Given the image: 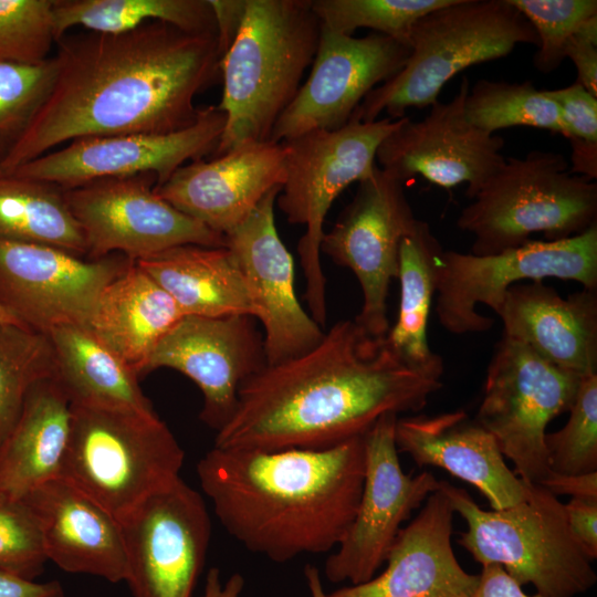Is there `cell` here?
Instances as JSON below:
<instances>
[{"instance_id": "obj_31", "label": "cell", "mask_w": 597, "mask_h": 597, "mask_svg": "<svg viewBox=\"0 0 597 597\" xmlns=\"http://www.w3.org/2000/svg\"><path fill=\"white\" fill-rule=\"evenodd\" d=\"M442 247L427 222L416 227L400 243V303L398 317L386 338L410 366L441 379L443 360L428 344L427 327L433 296L437 294V266Z\"/></svg>"}, {"instance_id": "obj_26", "label": "cell", "mask_w": 597, "mask_h": 597, "mask_svg": "<svg viewBox=\"0 0 597 597\" xmlns=\"http://www.w3.org/2000/svg\"><path fill=\"white\" fill-rule=\"evenodd\" d=\"M23 498L39 520L48 561L69 573L126 580L122 526L104 507L62 478Z\"/></svg>"}, {"instance_id": "obj_37", "label": "cell", "mask_w": 597, "mask_h": 597, "mask_svg": "<svg viewBox=\"0 0 597 597\" xmlns=\"http://www.w3.org/2000/svg\"><path fill=\"white\" fill-rule=\"evenodd\" d=\"M451 0H312L321 23L346 34L359 28L390 36L408 45L415 22Z\"/></svg>"}, {"instance_id": "obj_40", "label": "cell", "mask_w": 597, "mask_h": 597, "mask_svg": "<svg viewBox=\"0 0 597 597\" xmlns=\"http://www.w3.org/2000/svg\"><path fill=\"white\" fill-rule=\"evenodd\" d=\"M54 43L52 0H0V61L40 63Z\"/></svg>"}, {"instance_id": "obj_17", "label": "cell", "mask_w": 597, "mask_h": 597, "mask_svg": "<svg viewBox=\"0 0 597 597\" xmlns=\"http://www.w3.org/2000/svg\"><path fill=\"white\" fill-rule=\"evenodd\" d=\"M0 240V305L20 325L46 334L62 324L84 325L102 290L132 262Z\"/></svg>"}, {"instance_id": "obj_25", "label": "cell", "mask_w": 597, "mask_h": 597, "mask_svg": "<svg viewBox=\"0 0 597 597\" xmlns=\"http://www.w3.org/2000/svg\"><path fill=\"white\" fill-rule=\"evenodd\" d=\"M503 336L580 377L597 374V289L564 298L543 281L512 285L496 314Z\"/></svg>"}, {"instance_id": "obj_8", "label": "cell", "mask_w": 597, "mask_h": 597, "mask_svg": "<svg viewBox=\"0 0 597 597\" xmlns=\"http://www.w3.org/2000/svg\"><path fill=\"white\" fill-rule=\"evenodd\" d=\"M457 219L473 237L475 255L496 254L531 241L580 234L597 224V184L569 170L563 154L532 150L509 157Z\"/></svg>"}, {"instance_id": "obj_3", "label": "cell", "mask_w": 597, "mask_h": 597, "mask_svg": "<svg viewBox=\"0 0 597 597\" xmlns=\"http://www.w3.org/2000/svg\"><path fill=\"white\" fill-rule=\"evenodd\" d=\"M202 492L224 530L276 563L335 549L359 504L363 436L326 449L214 447L197 463Z\"/></svg>"}, {"instance_id": "obj_36", "label": "cell", "mask_w": 597, "mask_h": 597, "mask_svg": "<svg viewBox=\"0 0 597 597\" xmlns=\"http://www.w3.org/2000/svg\"><path fill=\"white\" fill-rule=\"evenodd\" d=\"M56 73L53 56L40 63L0 61V165L45 103Z\"/></svg>"}, {"instance_id": "obj_33", "label": "cell", "mask_w": 597, "mask_h": 597, "mask_svg": "<svg viewBox=\"0 0 597 597\" xmlns=\"http://www.w3.org/2000/svg\"><path fill=\"white\" fill-rule=\"evenodd\" d=\"M55 40L74 27L98 33H122L151 21L195 33H216L209 0H52Z\"/></svg>"}, {"instance_id": "obj_5", "label": "cell", "mask_w": 597, "mask_h": 597, "mask_svg": "<svg viewBox=\"0 0 597 597\" xmlns=\"http://www.w3.org/2000/svg\"><path fill=\"white\" fill-rule=\"evenodd\" d=\"M519 44L538 45V36L509 0H451L415 22L406 63L365 96L350 119L374 122L383 112L398 119L408 107L430 106L459 72L504 57Z\"/></svg>"}, {"instance_id": "obj_27", "label": "cell", "mask_w": 597, "mask_h": 597, "mask_svg": "<svg viewBox=\"0 0 597 597\" xmlns=\"http://www.w3.org/2000/svg\"><path fill=\"white\" fill-rule=\"evenodd\" d=\"M185 315L135 261L100 293L84 324L139 377L168 331Z\"/></svg>"}, {"instance_id": "obj_48", "label": "cell", "mask_w": 597, "mask_h": 597, "mask_svg": "<svg viewBox=\"0 0 597 597\" xmlns=\"http://www.w3.org/2000/svg\"><path fill=\"white\" fill-rule=\"evenodd\" d=\"M0 597H64L56 580L38 583L0 570Z\"/></svg>"}, {"instance_id": "obj_22", "label": "cell", "mask_w": 597, "mask_h": 597, "mask_svg": "<svg viewBox=\"0 0 597 597\" xmlns=\"http://www.w3.org/2000/svg\"><path fill=\"white\" fill-rule=\"evenodd\" d=\"M285 159L283 143L250 142L212 160L181 166L155 191L179 211L226 237L270 191L283 186Z\"/></svg>"}, {"instance_id": "obj_9", "label": "cell", "mask_w": 597, "mask_h": 597, "mask_svg": "<svg viewBox=\"0 0 597 597\" xmlns=\"http://www.w3.org/2000/svg\"><path fill=\"white\" fill-rule=\"evenodd\" d=\"M401 119H349L337 129L311 130L282 142L286 149V177L275 203L287 222L305 227L297 243L305 280L304 300L320 326L327 321L326 277L321 264L326 216L350 184L371 175L378 147Z\"/></svg>"}, {"instance_id": "obj_18", "label": "cell", "mask_w": 597, "mask_h": 597, "mask_svg": "<svg viewBox=\"0 0 597 597\" xmlns=\"http://www.w3.org/2000/svg\"><path fill=\"white\" fill-rule=\"evenodd\" d=\"M409 52L407 44L377 32L356 38L321 23L310 75L277 119L270 140L282 143L311 130L344 126L365 96L404 66Z\"/></svg>"}, {"instance_id": "obj_21", "label": "cell", "mask_w": 597, "mask_h": 597, "mask_svg": "<svg viewBox=\"0 0 597 597\" xmlns=\"http://www.w3.org/2000/svg\"><path fill=\"white\" fill-rule=\"evenodd\" d=\"M281 188L270 191L253 211L226 235L263 327L266 364L312 349L324 332L297 300L294 259L281 240L274 206Z\"/></svg>"}, {"instance_id": "obj_47", "label": "cell", "mask_w": 597, "mask_h": 597, "mask_svg": "<svg viewBox=\"0 0 597 597\" xmlns=\"http://www.w3.org/2000/svg\"><path fill=\"white\" fill-rule=\"evenodd\" d=\"M540 485L554 495H570L572 499L597 502V471L583 474L551 472Z\"/></svg>"}, {"instance_id": "obj_20", "label": "cell", "mask_w": 597, "mask_h": 597, "mask_svg": "<svg viewBox=\"0 0 597 597\" xmlns=\"http://www.w3.org/2000/svg\"><path fill=\"white\" fill-rule=\"evenodd\" d=\"M265 364L254 317L186 315L159 341L144 374L165 367L191 379L203 396L200 419L217 432L232 416L243 383Z\"/></svg>"}, {"instance_id": "obj_30", "label": "cell", "mask_w": 597, "mask_h": 597, "mask_svg": "<svg viewBox=\"0 0 597 597\" xmlns=\"http://www.w3.org/2000/svg\"><path fill=\"white\" fill-rule=\"evenodd\" d=\"M46 335L54 352V378L71 405L154 410L137 374L84 325H57Z\"/></svg>"}, {"instance_id": "obj_41", "label": "cell", "mask_w": 597, "mask_h": 597, "mask_svg": "<svg viewBox=\"0 0 597 597\" xmlns=\"http://www.w3.org/2000/svg\"><path fill=\"white\" fill-rule=\"evenodd\" d=\"M46 562L33 509L24 498L0 489V570L34 580Z\"/></svg>"}, {"instance_id": "obj_45", "label": "cell", "mask_w": 597, "mask_h": 597, "mask_svg": "<svg viewBox=\"0 0 597 597\" xmlns=\"http://www.w3.org/2000/svg\"><path fill=\"white\" fill-rule=\"evenodd\" d=\"M217 28L219 54L227 53L235 40L247 9V0H209Z\"/></svg>"}, {"instance_id": "obj_43", "label": "cell", "mask_w": 597, "mask_h": 597, "mask_svg": "<svg viewBox=\"0 0 597 597\" xmlns=\"http://www.w3.org/2000/svg\"><path fill=\"white\" fill-rule=\"evenodd\" d=\"M565 57L576 66V82L597 97V17L585 22L570 36Z\"/></svg>"}, {"instance_id": "obj_6", "label": "cell", "mask_w": 597, "mask_h": 597, "mask_svg": "<svg viewBox=\"0 0 597 597\" xmlns=\"http://www.w3.org/2000/svg\"><path fill=\"white\" fill-rule=\"evenodd\" d=\"M69 443L59 478L118 522L180 478L185 452L155 409L71 405Z\"/></svg>"}, {"instance_id": "obj_34", "label": "cell", "mask_w": 597, "mask_h": 597, "mask_svg": "<svg viewBox=\"0 0 597 597\" xmlns=\"http://www.w3.org/2000/svg\"><path fill=\"white\" fill-rule=\"evenodd\" d=\"M464 113L473 126L489 134L528 126L566 136L558 106L531 81L479 80L467 94Z\"/></svg>"}, {"instance_id": "obj_46", "label": "cell", "mask_w": 597, "mask_h": 597, "mask_svg": "<svg viewBox=\"0 0 597 597\" xmlns=\"http://www.w3.org/2000/svg\"><path fill=\"white\" fill-rule=\"evenodd\" d=\"M470 597H545L540 594L530 596L499 564L484 565L479 574L475 589Z\"/></svg>"}, {"instance_id": "obj_13", "label": "cell", "mask_w": 597, "mask_h": 597, "mask_svg": "<svg viewBox=\"0 0 597 597\" xmlns=\"http://www.w3.org/2000/svg\"><path fill=\"white\" fill-rule=\"evenodd\" d=\"M418 220L405 181L377 165L322 238L321 253L356 275L363 304L355 322L374 337H386L390 328L387 297L398 277L400 243Z\"/></svg>"}, {"instance_id": "obj_32", "label": "cell", "mask_w": 597, "mask_h": 597, "mask_svg": "<svg viewBox=\"0 0 597 597\" xmlns=\"http://www.w3.org/2000/svg\"><path fill=\"white\" fill-rule=\"evenodd\" d=\"M0 240L59 248L87 255L64 189L43 180L0 174Z\"/></svg>"}, {"instance_id": "obj_29", "label": "cell", "mask_w": 597, "mask_h": 597, "mask_svg": "<svg viewBox=\"0 0 597 597\" xmlns=\"http://www.w3.org/2000/svg\"><path fill=\"white\" fill-rule=\"evenodd\" d=\"M182 314L206 317L250 315L255 310L228 247L182 244L135 261Z\"/></svg>"}, {"instance_id": "obj_4", "label": "cell", "mask_w": 597, "mask_h": 597, "mask_svg": "<svg viewBox=\"0 0 597 597\" xmlns=\"http://www.w3.org/2000/svg\"><path fill=\"white\" fill-rule=\"evenodd\" d=\"M320 33L312 0H247L239 33L220 61L218 107L227 121L217 156L270 140L312 65Z\"/></svg>"}, {"instance_id": "obj_35", "label": "cell", "mask_w": 597, "mask_h": 597, "mask_svg": "<svg viewBox=\"0 0 597 597\" xmlns=\"http://www.w3.org/2000/svg\"><path fill=\"white\" fill-rule=\"evenodd\" d=\"M54 375V352L46 334L0 322V444L15 423L30 388Z\"/></svg>"}, {"instance_id": "obj_44", "label": "cell", "mask_w": 597, "mask_h": 597, "mask_svg": "<svg viewBox=\"0 0 597 597\" xmlns=\"http://www.w3.org/2000/svg\"><path fill=\"white\" fill-rule=\"evenodd\" d=\"M568 528L589 559L597 557V502L572 499L564 504Z\"/></svg>"}, {"instance_id": "obj_51", "label": "cell", "mask_w": 597, "mask_h": 597, "mask_svg": "<svg viewBox=\"0 0 597 597\" xmlns=\"http://www.w3.org/2000/svg\"><path fill=\"white\" fill-rule=\"evenodd\" d=\"M304 576L312 597H327L324 591L320 570L313 565H306Z\"/></svg>"}, {"instance_id": "obj_2", "label": "cell", "mask_w": 597, "mask_h": 597, "mask_svg": "<svg viewBox=\"0 0 597 597\" xmlns=\"http://www.w3.org/2000/svg\"><path fill=\"white\" fill-rule=\"evenodd\" d=\"M442 387L405 362L386 337L342 320L310 350L265 364L241 386L214 447L326 449L363 436L381 416L416 412Z\"/></svg>"}, {"instance_id": "obj_11", "label": "cell", "mask_w": 597, "mask_h": 597, "mask_svg": "<svg viewBox=\"0 0 597 597\" xmlns=\"http://www.w3.org/2000/svg\"><path fill=\"white\" fill-rule=\"evenodd\" d=\"M582 379L519 341L502 336L498 343L475 420L493 436L520 479L540 484L552 472L546 427L570 409Z\"/></svg>"}, {"instance_id": "obj_28", "label": "cell", "mask_w": 597, "mask_h": 597, "mask_svg": "<svg viewBox=\"0 0 597 597\" xmlns=\"http://www.w3.org/2000/svg\"><path fill=\"white\" fill-rule=\"evenodd\" d=\"M72 409L54 377L35 383L0 444V489L23 498L59 478L65 457Z\"/></svg>"}, {"instance_id": "obj_38", "label": "cell", "mask_w": 597, "mask_h": 597, "mask_svg": "<svg viewBox=\"0 0 597 597\" xmlns=\"http://www.w3.org/2000/svg\"><path fill=\"white\" fill-rule=\"evenodd\" d=\"M567 423L546 433L549 468L562 474L597 471V374L583 377Z\"/></svg>"}, {"instance_id": "obj_16", "label": "cell", "mask_w": 597, "mask_h": 597, "mask_svg": "<svg viewBox=\"0 0 597 597\" xmlns=\"http://www.w3.org/2000/svg\"><path fill=\"white\" fill-rule=\"evenodd\" d=\"M218 105L199 108L193 124L167 134H124L72 140L9 174L64 189L105 178L151 172L163 185L181 166L214 151L226 126Z\"/></svg>"}, {"instance_id": "obj_24", "label": "cell", "mask_w": 597, "mask_h": 597, "mask_svg": "<svg viewBox=\"0 0 597 597\" xmlns=\"http://www.w3.org/2000/svg\"><path fill=\"white\" fill-rule=\"evenodd\" d=\"M395 442L418 467L443 469L476 488L492 510L524 499V481L507 467L493 436L464 410L398 418Z\"/></svg>"}, {"instance_id": "obj_52", "label": "cell", "mask_w": 597, "mask_h": 597, "mask_svg": "<svg viewBox=\"0 0 597 597\" xmlns=\"http://www.w3.org/2000/svg\"><path fill=\"white\" fill-rule=\"evenodd\" d=\"M0 322L20 325L4 308H2L1 305H0Z\"/></svg>"}, {"instance_id": "obj_1", "label": "cell", "mask_w": 597, "mask_h": 597, "mask_svg": "<svg viewBox=\"0 0 597 597\" xmlns=\"http://www.w3.org/2000/svg\"><path fill=\"white\" fill-rule=\"evenodd\" d=\"M55 44L52 90L0 174L80 138L187 128L199 114L195 97L220 71L216 33L163 21L66 33Z\"/></svg>"}, {"instance_id": "obj_14", "label": "cell", "mask_w": 597, "mask_h": 597, "mask_svg": "<svg viewBox=\"0 0 597 597\" xmlns=\"http://www.w3.org/2000/svg\"><path fill=\"white\" fill-rule=\"evenodd\" d=\"M119 524L133 597H192L211 540L202 495L179 478Z\"/></svg>"}, {"instance_id": "obj_42", "label": "cell", "mask_w": 597, "mask_h": 597, "mask_svg": "<svg viewBox=\"0 0 597 597\" xmlns=\"http://www.w3.org/2000/svg\"><path fill=\"white\" fill-rule=\"evenodd\" d=\"M559 108L566 128V138L577 137L597 143V97L578 82L559 88L544 91Z\"/></svg>"}, {"instance_id": "obj_10", "label": "cell", "mask_w": 597, "mask_h": 597, "mask_svg": "<svg viewBox=\"0 0 597 597\" xmlns=\"http://www.w3.org/2000/svg\"><path fill=\"white\" fill-rule=\"evenodd\" d=\"M545 277L597 289V224L567 239L531 240L490 255L442 250L437 266V317L455 335L485 332L493 320L478 313V304L498 314L512 285Z\"/></svg>"}, {"instance_id": "obj_12", "label": "cell", "mask_w": 597, "mask_h": 597, "mask_svg": "<svg viewBox=\"0 0 597 597\" xmlns=\"http://www.w3.org/2000/svg\"><path fill=\"white\" fill-rule=\"evenodd\" d=\"M156 185V175L145 172L63 188L91 259L122 254L136 261L182 244L227 247L224 235L160 198Z\"/></svg>"}, {"instance_id": "obj_50", "label": "cell", "mask_w": 597, "mask_h": 597, "mask_svg": "<svg viewBox=\"0 0 597 597\" xmlns=\"http://www.w3.org/2000/svg\"><path fill=\"white\" fill-rule=\"evenodd\" d=\"M244 587V579L239 573L232 574L222 584L220 570L212 567L206 577L203 594L201 597H240Z\"/></svg>"}, {"instance_id": "obj_39", "label": "cell", "mask_w": 597, "mask_h": 597, "mask_svg": "<svg viewBox=\"0 0 597 597\" xmlns=\"http://www.w3.org/2000/svg\"><path fill=\"white\" fill-rule=\"evenodd\" d=\"M533 25L538 36L534 66L549 73L565 59L570 36L597 17L596 0H509Z\"/></svg>"}, {"instance_id": "obj_15", "label": "cell", "mask_w": 597, "mask_h": 597, "mask_svg": "<svg viewBox=\"0 0 597 597\" xmlns=\"http://www.w3.org/2000/svg\"><path fill=\"white\" fill-rule=\"evenodd\" d=\"M397 419V413H386L363 434V491L346 535L325 562L331 583L358 585L376 576L401 524L439 489L429 471L416 475L402 471L395 442Z\"/></svg>"}, {"instance_id": "obj_23", "label": "cell", "mask_w": 597, "mask_h": 597, "mask_svg": "<svg viewBox=\"0 0 597 597\" xmlns=\"http://www.w3.org/2000/svg\"><path fill=\"white\" fill-rule=\"evenodd\" d=\"M454 510L438 489L416 517L399 531L386 568L366 583L327 597H470L479 575L465 572L452 548Z\"/></svg>"}, {"instance_id": "obj_7", "label": "cell", "mask_w": 597, "mask_h": 597, "mask_svg": "<svg viewBox=\"0 0 597 597\" xmlns=\"http://www.w3.org/2000/svg\"><path fill=\"white\" fill-rule=\"evenodd\" d=\"M524 483L522 501L486 511L464 489L439 481V489L467 523L458 543L482 566L499 564L520 585L532 584L542 596L586 593L597 575L569 532L564 503L544 486Z\"/></svg>"}, {"instance_id": "obj_19", "label": "cell", "mask_w": 597, "mask_h": 597, "mask_svg": "<svg viewBox=\"0 0 597 597\" xmlns=\"http://www.w3.org/2000/svg\"><path fill=\"white\" fill-rule=\"evenodd\" d=\"M470 90L462 78L457 95L449 102H434L421 121L404 116L377 149L379 168L406 182L420 175L443 188L467 184L472 199L505 158L504 140L473 126L464 113Z\"/></svg>"}, {"instance_id": "obj_49", "label": "cell", "mask_w": 597, "mask_h": 597, "mask_svg": "<svg viewBox=\"0 0 597 597\" xmlns=\"http://www.w3.org/2000/svg\"><path fill=\"white\" fill-rule=\"evenodd\" d=\"M572 145L569 170L590 180L597 177V143L577 137L568 138Z\"/></svg>"}]
</instances>
